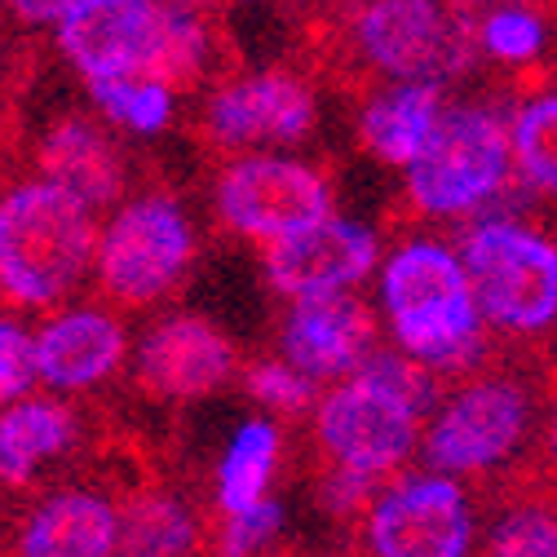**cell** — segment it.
<instances>
[{
	"label": "cell",
	"mask_w": 557,
	"mask_h": 557,
	"mask_svg": "<svg viewBox=\"0 0 557 557\" xmlns=\"http://www.w3.org/2000/svg\"><path fill=\"white\" fill-rule=\"evenodd\" d=\"M36 376V336H27L18 323L0 319V407L23 398Z\"/></svg>",
	"instance_id": "f1b7e54d"
},
{
	"label": "cell",
	"mask_w": 557,
	"mask_h": 557,
	"mask_svg": "<svg viewBox=\"0 0 557 557\" xmlns=\"http://www.w3.org/2000/svg\"><path fill=\"white\" fill-rule=\"evenodd\" d=\"M478 62L509 76H540L557 58V14L544 0H492L473 23Z\"/></svg>",
	"instance_id": "ffe728a7"
},
{
	"label": "cell",
	"mask_w": 557,
	"mask_h": 557,
	"mask_svg": "<svg viewBox=\"0 0 557 557\" xmlns=\"http://www.w3.org/2000/svg\"><path fill=\"white\" fill-rule=\"evenodd\" d=\"M213 203L235 235L261 239L270 248L332 218L336 195L332 177L293 151H239L222 169Z\"/></svg>",
	"instance_id": "30bf717a"
},
{
	"label": "cell",
	"mask_w": 557,
	"mask_h": 557,
	"mask_svg": "<svg viewBox=\"0 0 557 557\" xmlns=\"http://www.w3.org/2000/svg\"><path fill=\"white\" fill-rule=\"evenodd\" d=\"M447 107H451L447 85L381 81L359 111V143L376 164L407 173L434 143Z\"/></svg>",
	"instance_id": "2e32d148"
},
{
	"label": "cell",
	"mask_w": 557,
	"mask_h": 557,
	"mask_svg": "<svg viewBox=\"0 0 557 557\" xmlns=\"http://www.w3.org/2000/svg\"><path fill=\"white\" fill-rule=\"evenodd\" d=\"M76 438V416L53 398H14L0 407V482L27 486Z\"/></svg>",
	"instance_id": "44dd1931"
},
{
	"label": "cell",
	"mask_w": 557,
	"mask_h": 557,
	"mask_svg": "<svg viewBox=\"0 0 557 557\" xmlns=\"http://www.w3.org/2000/svg\"><path fill=\"white\" fill-rule=\"evenodd\" d=\"M274 469H278V430L270 421H248L231 438V447L218 465V505L226 513H244V509L261 505Z\"/></svg>",
	"instance_id": "cb8c5ba5"
},
{
	"label": "cell",
	"mask_w": 557,
	"mask_h": 557,
	"mask_svg": "<svg viewBox=\"0 0 557 557\" xmlns=\"http://www.w3.org/2000/svg\"><path fill=\"white\" fill-rule=\"evenodd\" d=\"M518 190L509 107L465 98L451 102L425 156L403 173V195L416 218L469 226Z\"/></svg>",
	"instance_id": "3957f363"
},
{
	"label": "cell",
	"mask_w": 557,
	"mask_h": 557,
	"mask_svg": "<svg viewBox=\"0 0 557 557\" xmlns=\"http://www.w3.org/2000/svg\"><path fill=\"white\" fill-rule=\"evenodd\" d=\"M226 535H222V553L226 557H257L274 535L278 527H284V509H278L274 500H261L244 513H226Z\"/></svg>",
	"instance_id": "4dcf8cb0"
},
{
	"label": "cell",
	"mask_w": 557,
	"mask_h": 557,
	"mask_svg": "<svg viewBox=\"0 0 557 557\" xmlns=\"http://www.w3.org/2000/svg\"><path fill=\"white\" fill-rule=\"evenodd\" d=\"M195 257V222L173 195H137L120 203L98 231L94 274L107 297L124 306H151L182 284Z\"/></svg>",
	"instance_id": "ba28073f"
},
{
	"label": "cell",
	"mask_w": 557,
	"mask_h": 557,
	"mask_svg": "<svg viewBox=\"0 0 557 557\" xmlns=\"http://www.w3.org/2000/svg\"><path fill=\"white\" fill-rule=\"evenodd\" d=\"M482 557H557V505L513 500L482 531Z\"/></svg>",
	"instance_id": "484cf974"
},
{
	"label": "cell",
	"mask_w": 557,
	"mask_h": 557,
	"mask_svg": "<svg viewBox=\"0 0 557 557\" xmlns=\"http://www.w3.org/2000/svg\"><path fill=\"white\" fill-rule=\"evenodd\" d=\"M173 5H182V10H203V14H208V5H213V0H173Z\"/></svg>",
	"instance_id": "836d02e7"
},
{
	"label": "cell",
	"mask_w": 557,
	"mask_h": 557,
	"mask_svg": "<svg viewBox=\"0 0 557 557\" xmlns=\"http://www.w3.org/2000/svg\"><path fill=\"white\" fill-rule=\"evenodd\" d=\"M314 376H306L301 368H293L288 359H274V363H257L248 372V389L270 407V411H301L314 403Z\"/></svg>",
	"instance_id": "83f0119b"
},
{
	"label": "cell",
	"mask_w": 557,
	"mask_h": 557,
	"mask_svg": "<svg viewBox=\"0 0 557 557\" xmlns=\"http://www.w3.org/2000/svg\"><path fill=\"white\" fill-rule=\"evenodd\" d=\"M235 345L218 323L199 314H173L137 345V381L160 398H203L231 381Z\"/></svg>",
	"instance_id": "9a60e30c"
},
{
	"label": "cell",
	"mask_w": 557,
	"mask_h": 557,
	"mask_svg": "<svg viewBox=\"0 0 557 557\" xmlns=\"http://www.w3.org/2000/svg\"><path fill=\"white\" fill-rule=\"evenodd\" d=\"M518 190L557 203V81L531 85L509 107Z\"/></svg>",
	"instance_id": "7402d4cb"
},
{
	"label": "cell",
	"mask_w": 557,
	"mask_h": 557,
	"mask_svg": "<svg viewBox=\"0 0 557 557\" xmlns=\"http://www.w3.org/2000/svg\"><path fill=\"white\" fill-rule=\"evenodd\" d=\"M460 252L486 327L540 341L557 327V235L518 208H492L465 226Z\"/></svg>",
	"instance_id": "5b68a950"
},
{
	"label": "cell",
	"mask_w": 557,
	"mask_h": 557,
	"mask_svg": "<svg viewBox=\"0 0 557 557\" xmlns=\"http://www.w3.org/2000/svg\"><path fill=\"white\" fill-rule=\"evenodd\" d=\"M368 557H473L482 544L465 478L434 465L385 478L363 513Z\"/></svg>",
	"instance_id": "9c48e42d"
},
{
	"label": "cell",
	"mask_w": 557,
	"mask_h": 557,
	"mask_svg": "<svg viewBox=\"0 0 557 557\" xmlns=\"http://www.w3.org/2000/svg\"><path fill=\"white\" fill-rule=\"evenodd\" d=\"M345 45L376 81L456 85L473 72V27L456 0H355Z\"/></svg>",
	"instance_id": "8992f818"
},
{
	"label": "cell",
	"mask_w": 557,
	"mask_h": 557,
	"mask_svg": "<svg viewBox=\"0 0 557 557\" xmlns=\"http://www.w3.org/2000/svg\"><path fill=\"white\" fill-rule=\"evenodd\" d=\"M81 195L49 177L0 195V297L14 306H53L89 274L98 226Z\"/></svg>",
	"instance_id": "277c9868"
},
{
	"label": "cell",
	"mask_w": 557,
	"mask_h": 557,
	"mask_svg": "<svg viewBox=\"0 0 557 557\" xmlns=\"http://www.w3.org/2000/svg\"><path fill=\"white\" fill-rule=\"evenodd\" d=\"M381 235L359 218H323L265 248L270 288L288 301L355 293L381 270Z\"/></svg>",
	"instance_id": "4fadbf2b"
},
{
	"label": "cell",
	"mask_w": 557,
	"mask_h": 557,
	"mask_svg": "<svg viewBox=\"0 0 557 557\" xmlns=\"http://www.w3.org/2000/svg\"><path fill=\"white\" fill-rule=\"evenodd\" d=\"M195 518L173 496L133 500L120 513V557H190Z\"/></svg>",
	"instance_id": "d4e9b609"
},
{
	"label": "cell",
	"mask_w": 557,
	"mask_h": 557,
	"mask_svg": "<svg viewBox=\"0 0 557 557\" xmlns=\"http://www.w3.org/2000/svg\"><path fill=\"white\" fill-rule=\"evenodd\" d=\"M111 124L89 120V115H62L58 124L45 128L40 137V177L66 186L81 195L89 208H111L120 203L124 190V156L115 137L107 133Z\"/></svg>",
	"instance_id": "e0dca14e"
},
{
	"label": "cell",
	"mask_w": 557,
	"mask_h": 557,
	"mask_svg": "<svg viewBox=\"0 0 557 557\" xmlns=\"http://www.w3.org/2000/svg\"><path fill=\"white\" fill-rule=\"evenodd\" d=\"M124 363V327L102 310H66L36 332V376L53 389H94Z\"/></svg>",
	"instance_id": "ac0fdd59"
},
{
	"label": "cell",
	"mask_w": 557,
	"mask_h": 557,
	"mask_svg": "<svg viewBox=\"0 0 557 557\" xmlns=\"http://www.w3.org/2000/svg\"><path fill=\"white\" fill-rule=\"evenodd\" d=\"M85 85L98 120H107L128 137H160L177 115V89L151 72H124Z\"/></svg>",
	"instance_id": "603a6c76"
},
{
	"label": "cell",
	"mask_w": 557,
	"mask_h": 557,
	"mask_svg": "<svg viewBox=\"0 0 557 557\" xmlns=\"http://www.w3.org/2000/svg\"><path fill=\"white\" fill-rule=\"evenodd\" d=\"M248 5H274V0H248Z\"/></svg>",
	"instance_id": "e575fe53"
},
{
	"label": "cell",
	"mask_w": 557,
	"mask_h": 557,
	"mask_svg": "<svg viewBox=\"0 0 557 557\" xmlns=\"http://www.w3.org/2000/svg\"><path fill=\"white\" fill-rule=\"evenodd\" d=\"M278 350L314 381H345L376 350V314L355 293L293 301L278 332Z\"/></svg>",
	"instance_id": "5bb4252c"
},
{
	"label": "cell",
	"mask_w": 557,
	"mask_h": 557,
	"mask_svg": "<svg viewBox=\"0 0 557 557\" xmlns=\"http://www.w3.org/2000/svg\"><path fill=\"white\" fill-rule=\"evenodd\" d=\"M319 128V94L288 66H261L218 85L203 102V133L222 151H293Z\"/></svg>",
	"instance_id": "8fae6325"
},
{
	"label": "cell",
	"mask_w": 557,
	"mask_h": 557,
	"mask_svg": "<svg viewBox=\"0 0 557 557\" xmlns=\"http://www.w3.org/2000/svg\"><path fill=\"white\" fill-rule=\"evenodd\" d=\"M438 407V372L403 350H372V359L336 381L314 407V434L332 465L394 478L425 438Z\"/></svg>",
	"instance_id": "7a4b0ae2"
},
{
	"label": "cell",
	"mask_w": 557,
	"mask_h": 557,
	"mask_svg": "<svg viewBox=\"0 0 557 557\" xmlns=\"http://www.w3.org/2000/svg\"><path fill=\"white\" fill-rule=\"evenodd\" d=\"M169 0H76V10L53 27L58 53L85 81L151 72L169 32Z\"/></svg>",
	"instance_id": "7c38bea8"
},
{
	"label": "cell",
	"mask_w": 557,
	"mask_h": 557,
	"mask_svg": "<svg viewBox=\"0 0 557 557\" xmlns=\"http://www.w3.org/2000/svg\"><path fill=\"white\" fill-rule=\"evenodd\" d=\"M540 438H544V456H548V465L557 469V394H553V403H548L544 416H540Z\"/></svg>",
	"instance_id": "d6a6232c"
},
{
	"label": "cell",
	"mask_w": 557,
	"mask_h": 557,
	"mask_svg": "<svg viewBox=\"0 0 557 557\" xmlns=\"http://www.w3.org/2000/svg\"><path fill=\"white\" fill-rule=\"evenodd\" d=\"M381 486H385V478H376V473H363V469H350V465H332V473L319 486V500L336 518H355V513H368V505L376 500Z\"/></svg>",
	"instance_id": "f546056e"
},
{
	"label": "cell",
	"mask_w": 557,
	"mask_h": 557,
	"mask_svg": "<svg viewBox=\"0 0 557 557\" xmlns=\"http://www.w3.org/2000/svg\"><path fill=\"white\" fill-rule=\"evenodd\" d=\"M173 5V0H169ZM208 62H213V27H208L203 10H182L173 5L169 10V32H164V49H160V62H156V76L169 81L173 89H186L195 85Z\"/></svg>",
	"instance_id": "4316f807"
},
{
	"label": "cell",
	"mask_w": 557,
	"mask_h": 557,
	"mask_svg": "<svg viewBox=\"0 0 557 557\" xmlns=\"http://www.w3.org/2000/svg\"><path fill=\"white\" fill-rule=\"evenodd\" d=\"M540 416V398L522 376H469L447 398H438L434 416L425 421V465L456 478L500 473L527 451Z\"/></svg>",
	"instance_id": "52a82bcc"
},
{
	"label": "cell",
	"mask_w": 557,
	"mask_h": 557,
	"mask_svg": "<svg viewBox=\"0 0 557 557\" xmlns=\"http://www.w3.org/2000/svg\"><path fill=\"white\" fill-rule=\"evenodd\" d=\"M376 310L394 350L430 372H469L486 355V314L460 244L443 235L398 239L376 270Z\"/></svg>",
	"instance_id": "6da1fadb"
},
{
	"label": "cell",
	"mask_w": 557,
	"mask_h": 557,
	"mask_svg": "<svg viewBox=\"0 0 557 557\" xmlns=\"http://www.w3.org/2000/svg\"><path fill=\"white\" fill-rule=\"evenodd\" d=\"M0 5H5V14L23 27H49L53 32L66 14L76 10V0H0Z\"/></svg>",
	"instance_id": "1f68e13d"
},
{
	"label": "cell",
	"mask_w": 557,
	"mask_h": 557,
	"mask_svg": "<svg viewBox=\"0 0 557 557\" xmlns=\"http://www.w3.org/2000/svg\"><path fill=\"white\" fill-rule=\"evenodd\" d=\"M115 548L120 513L94 492H62L45 500L18 535V557H115Z\"/></svg>",
	"instance_id": "d6986e66"
}]
</instances>
